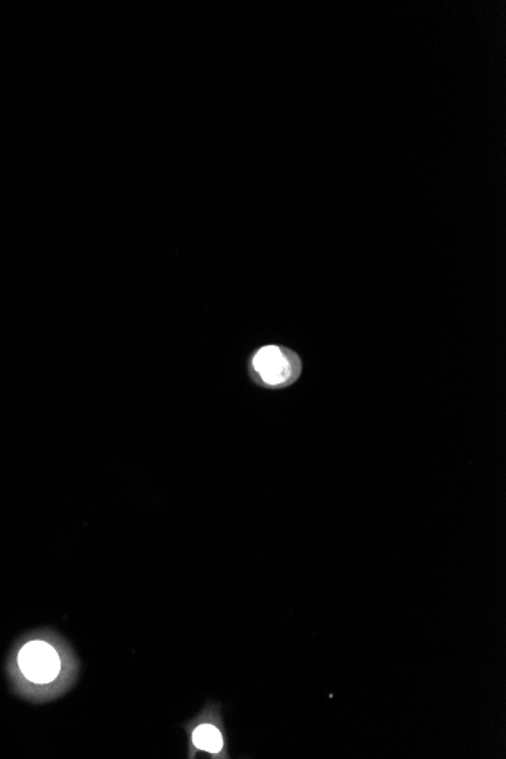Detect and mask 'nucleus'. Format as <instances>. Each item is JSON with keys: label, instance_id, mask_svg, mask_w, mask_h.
Returning a JSON list of instances; mask_svg holds the SVG:
<instances>
[{"label": "nucleus", "instance_id": "nucleus-1", "mask_svg": "<svg viewBox=\"0 0 506 759\" xmlns=\"http://www.w3.org/2000/svg\"><path fill=\"white\" fill-rule=\"evenodd\" d=\"M11 675L26 697L35 700L49 696L50 688L60 682L64 672L61 649L46 635L26 638L17 647L14 661H11Z\"/></svg>", "mask_w": 506, "mask_h": 759}, {"label": "nucleus", "instance_id": "nucleus-2", "mask_svg": "<svg viewBox=\"0 0 506 759\" xmlns=\"http://www.w3.org/2000/svg\"><path fill=\"white\" fill-rule=\"evenodd\" d=\"M249 373L252 381L261 387L272 390L290 387L302 373V361L294 350L269 344L253 353Z\"/></svg>", "mask_w": 506, "mask_h": 759}, {"label": "nucleus", "instance_id": "nucleus-3", "mask_svg": "<svg viewBox=\"0 0 506 759\" xmlns=\"http://www.w3.org/2000/svg\"><path fill=\"white\" fill-rule=\"evenodd\" d=\"M193 743L197 749L219 753L223 747V738L219 729L211 725H202L194 731Z\"/></svg>", "mask_w": 506, "mask_h": 759}]
</instances>
